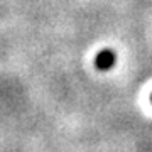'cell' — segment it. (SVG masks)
Returning <instances> with one entry per match:
<instances>
[{
	"mask_svg": "<svg viewBox=\"0 0 152 152\" xmlns=\"http://www.w3.org/2000/svg\"><path fill=\"white\" fill-rule=\"evenodd\" d=\"M117 64V54L113 49H102L95 56V68L100 71H110Z\"/></svg>",
	"mask_w": 152,
	"mask_h": 152,
	"instance_id": "6da1fadb",
	"label": "cell"
}]
</instances>
